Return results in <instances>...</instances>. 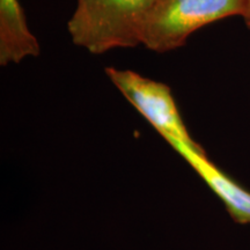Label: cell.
Instances as JSON below:
<instances>
[{
	"label": "cell",
	"instance_id": "8992f818",
	"mask_svg": "<svg viewBox=\"0 0 250 250\" xmlns=\"http://www.w3.org/2000/svg\"><path fill=\"white\" fill-rule=\"evenodd\" d=\"M242 18L250 29V0H245V13H243Z\"/></svg>",
	"mask_w": 250,
	"mask_h": 250
},
{
	"label": "cell",
	"instance_id": "277c9868",
	"mask_svg": "<svg viewBox=\"0 0 250 250\" xmlns=\"http://www.w3.org/2000/svg\"><path fill=\"white\" fill-rule=\"evenodd\" d=\"M174 149L220 198L235 223L250 224V191L215 166L199 144H181Z\"/></svg>",
	"mask_w": 250,
	"mask_h": 250
},
{
	"label": "cell",
	"instance_id": "3957f363",
	"mask_svg": "<svg viewBox=\"0 0 250 250\" xmlns=\"http://www.w3.org/2000/svg\"><path fill=\"white\" fill-rule=\"evenodd\" d=\"M105 74L171 147L195 143L167 85L140 76L137 72L116 67H105Z\"/></svg>",
	"mask_w": 250,
	"mask_h": 250
},
{
	"label": "cell",
	"instance_id": "6da1fadb",
	"mask_svg": "<svg viewBox=\"0 0 250 250\" xmlns=\"http://www.w3.org/2000/svg\"><path fill=\"white\" fill-rule=\"evenodd\" d=\"M155 0H77L67 23L72 42L93 55L140 44V29Z\"/></svg>",
	"mask_w": 250,
	"mask_h": 250
},
{
	"label": "cell",
	"instance_id": "7a4b0ae2",
	"mask_svg": "<svg viewBox=\"0 0 250 250\" xmlns=\"http://www.w3.org/2000/svg\"><path fill=\"white\" fill-rule=\"evenodd\" d=\"M245 13V0H155L140 29V44L155 52L183 46L196 30Z\"/></svg>",
	"mask_w": 250,
	"mask_h": 250
},
{
	"label": "cell",
	"instance_id": "5b68a950",
	"mask_svg": "<svg viewBox=\"0 0 250 250\" xmlns=\"http://www.w3.org/2000/svg\"><path fill=\"white\" fill-rule=\"evenodd\" d=\"M40 55V43L28 28L19 0H0V65L19 64Z\"/></svg>",
	"mask_w": 250,
	"mask_h": 250
}]
</instances>
